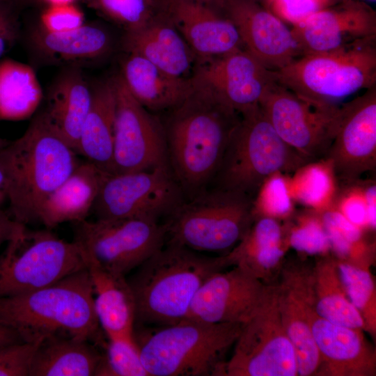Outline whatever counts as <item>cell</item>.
<instances>
[{"mask_svg": "<svg viewBox=\"0 0 376 376\" xmlns=\"http://www.w3.org/2000/svg\"><path fill=\"white\" fill-rule=\"evenodd\" d=\"M77 155L43 112L38 113L20 137L0 150L10 216L25 226L37 222L45 200L80 163Z\"/></svg>", "mask_w": 376, "mask_h": 376, "instance_id": "2", "label": "cell"}, {"mask_svg": "<svg viewBox=\"0 0 376 376\" xmlns=\"http://www.w3.org/2000/svg\"><path fill=\"white\" fill-rule=\"evenodd\" d=\"M13 3L19 8V6L30 4V0H12Z\"/></svg>", "mask_w": 376, "mask_h": 376, "instance_id": "51", "label": "cell"}, {"mask_svg": "<svg viewBox=\"0 0 376 376\" xmlns=\"http://www.w3.org/2000/svg\"><path fill=\"white\" fill-rule=\"evenodd\" d=\"M279 277L278 308L295 351L298 376H314L320 359L308 317L313 297L312 267L301 260L284 262Z\"/></svg>", "mask_w": 376, "mask_h": 376, "instance_id": "20", "label": "cell"}, {"mask_svg": "<svg viewBox=\"0 0 376 376\" xmlns=\"http://www.w3.org/2000/svg\"><path fill=\"white\" fill-rule=\"evenodd\" d=\"M191 77L240 114L258 105L276 81L274 70L245 48L201 61Z\"/></svg>", "mask_w": 376, "mask_h": 376, "instance_id": "16", "label": "cell"}, {"mask_svg": "<svg viewBox=\"0 0 376 376\" xmlns=\"http://www.w3.org/2000/svg\"><path fill=\"white\" fill-rule=\"evenodd\" d=\"M242 325L185 319L150 332L134 329L133 336L150 376H224Z\"/></svg>", "mask_w": 376, "mask_h": 376, "instance_id": "5", "label": "cell"}, {"mask_svg": "<svg viewBox=\"0 0 376 376\" xmlns=\"http://www.w3.org/2000/svg\"><path fill=\"white\" fill-rule=\"evenodd\" d=\"M236 28L244 48L266 68L278 70L301 56L290 29L275 14L252 0H210Z\"/></svg>", "mask_w": 376, "mask_h": 376, "instance_id": "17", "label": "cell"}, {"mask_svg": "<svg viewBox=\"0 0 376 376\" xmlns=\"http://www.w3.org/2000/svg\"><path fill=\"white\" fill-rule=\"evenodd\" d=\"M121 47L125 53L139 55L178 77H187L196 58L181 34L160 8L144 25L125 31Z\"/></svg>", "mask_w": 376, "mask_h": 376, "instance_id": "24", "label": "cell"}, {"mask_svg": "<svg viewBox=\"0 0 376 376\" xmlns=\"http://www.w3.org/2000/svg\"><path fill=\"white\" fill-rule=\"evenodd\" d=\"M0 255V298L51 285L86 267V254L75 240L49 230L24 226Z\"/></svg>", "mask_w": 376, "mask_h": 376, "instance_id": "9", "label": "cell"}, {"mask_svg": "<svg viewBox=\"0 0 376 376\" xmlns=\"http://www.w3.org/2000/svg\"><path fill=\"white\" fill-rule=\"evenodd\" d=\"M120 72L134 98L150 112H167L180 104L192 87L191 77H178L145 58L125 53Z\"/></svg>", "mask_w": 376, "mask_h": 376, "instance_id": "26", "label": "cell"}, {"mask_svg": "<svg viewBox=\"0 0 376 376\" xmlns=\"http://www.w3.org/2000/svg\"><path fill=\"white\" fill-rule=\"evenodd\" d=\"M88 2L125 31L144 25L159 11V0H88Z\"/></svg>", "mask_w": 376, "mask_h": 376, "instance_id": "41", "label": "cell"}, {"mask_svg": "<svg viewBox=\"0 0 376 376\" xmlns=\"http://www.w3.org/2000/svg\"><path fill=\"white\" fill-rule=\"evenodd\" d=\"M212 274L194 296L185 319L243 324L259 304L265 285L246 270L232 266Z\"/></svg>", "mask_w": 376, "mask_h": 376, "instance_id": "18", "label": "cell"}, {"mask_svg": "<svg viewBox=\"0 0 376 376\" xmlns=\"http://www.w3.org/2000/svg\"><path fill=\"white\" fill-rule=\"evenodd\" d=\"M85 24L84 14L75 3L47 6L40 17L38 28L49 33H62Z\"/></svg>", "mask_w": 376, "mask_h": 376, "instance_id": "43", "label": "cell"}, {"mask_svg": "<svg viewBox=\"0 0 376 376\" xmlns=\"http://www.w3.org/2000/svg\"><path fill=\"white\" fill-rule=\"evenodd\" d=\"M301 56L340 49L376 36V15L367 4L345 0L293 25Z\"/></svg>", "mask_w": 376, "mask_h": 376, "instance_id": "19", "label": "cell"}, {"mask_svg": "<svg viewBox=\"0 0 376 376\" xmlns=\"http://www.w3.org/2000/svg\"><path fill=\"white\" fill-rule=\"evenodd\" d=\"M219 167L208 188L253 200L275 173H292L308 162L276 133L259 104L241 113Z\"/></svg>", "mask_w": 376, "mask_h": 376, "instance_id": "6", "label": "cell"}, {"mask_svg": "<svg viewBox=\"0 0 376 376\" xmlns=\"http://www.w3.org/2000/svg\"><path fill=\"white\" fill-rule=\"evenodd\" d=\"M274 72L276 81L295 94L337 104L376 86V36L336 50L301 56Z\"/></svg>", "mask_w": 376, "mask_h": 376, "instance_id": "7", "label": "cell"}, {"mask_svg": "<svg viewBox=\"0 0 376 376\" xmlns=\"http://www.w3.org/2000/svg\"><path fill=\"white\" fill-rule=\"evenodd\" d=\"M3 210L0 207V214L2 213Z\"/></svg>", "mask_w": 376, "mask_h": 376, "instance_id": "54", "label": "cell"}, {"mask_svg": "<svg viewBox=\"0 0 376 376\" xmlns=\"http://www.w3.org/2000/svg\"><path fill=\"white\" fill-rule=\"evenodd\" d=\"M24 226H26L17 222L3 211L0 214V246L10 241Z\"/></svg>", "mask_w": 376, "mask_h": 376, "instance_id": "46", "label": "cell"}, {"mask_svg": "<svg viewBox=\"0 0 376 376\" xmlns=\"http://www.w3.org/2000/svg\"><path fill=\"white\" fill-rule=\"evenodd\" d=\"M312 285L313 306L320 316L332 323L366 331L363 319L345 292L334 256L316 258L312 267Z\"/></svg>", "mask_w": 376, "mask_h": 376, "instance_id": "32", "label": "cell"}, {"mask_svg": "<svg viewBox=\"0 0 376 376\" xmlns=\"http://www.w3.org/2000/svg\"><path fill=\"white\" fill-rule=\"evenodd\" d=\"M337 181L330 162L320 159L308 162L292 173L289 188L295 203L320 212L332 205Z\"/></svg>", "mask_w": 376, "mask_h": 376, "instance_id": "34", "label": "cell"}, {"mask_svg": "<svg viewBox=\"0 0 376 376\" xmlns=\"http://www.w3.org/2000/svg\"><path fill=\"white\" fill-rule=\"evenodd\" d=\"M295 210V201L289 188V176L275 173L260 185L252 200L253 219L265 217L276 220L290 218Z\"/></svg>", "mask_w": 376, "mask_h": 376, "instance_id": "39", "label": "cell"}, {"mask_svg": "<svg viewBox=\"0 0 376 376\" xmlns=\"http://www.w3.org/2000/svg\"><path fill=\"white\" fill-rule=\"evenodd\" d=\"M185 201L169 166L107 173L92 211L97 219H166Z\"/></svg>", "mask_w": 376, "mask_h": 376, "instance_id": "13", "label": "cell"}, {"mask_svg": "<svg viewBox=\"0 0 376 376\" xmlns=\"http://www.w3.org/2000/svg\"><path fill=\"white\" fill-rule=\"evenodd\" d=\"M41 343L20 341L0 347V376H29Z\"/></svg>", "mask_w": 376, "mask_h": 376, "instance_id": "42", "label": "cell"}, {"mask_svg": "<svg viewBox=\"0 0 376 376\" xmlns=\"http://www.w3.org/2000/svg\"><path fill=\"white\" fill-rule=\"evenodd\" d=\"M10 141H8L6 139L0 137V150L6 146Z\"/></svg>", "mask_w": 376, "mask_h": 376, "instance_id": "53", "label": "cell"}, {"mask_svg": "<svg viewBox=\"0 0 376 376\" xmlns=\"http://www.w3.org/2000/svg\"><path fill=\"white\" fill-rule=\"evenodd\" d=\"M270 10L271 6L274 0H252Z\"/></svg>", "mask_w": 376, "mask_h": 376, "instance_id": "49", "label": "cell"}, {"mask_svg": "<svg viewBox=\"0 0 376 376\" xmlns=\"http://www.w3.org/2000/svg\"><path fill=\"white\" fill-rule=\"evenodd\" d=\"M17 8L12 0H0V60L20 37Z\"/></svg>", "mask_w": 376, "mask_h": 376, "instance_id": "45", "label": "cell"}, {"mask_svg": "<svg viewBox=\"0 0 376 376\" xmlns=\"http://www.w3.org/2000/svg\"><path fill=\"white\" fill-rule=\"evenodd\" d=\"M224 376H298L294 347L277 304V281L266 284L261 300L242 325Z\"/></svg>", "mask_w": 376, "mask_h": 376, "instance_id": "10", "label": "cell"}, {"mask_svg": "<svg viewBox=\"0 0 376 376\" xmlns=\"http://www.w3.org/2000/svg\"><path fill=\"white\" fill-rule=\"evenodd\" d=\"M288 248L285 228L279 221L260 217L226 254L231 267L238 266L269 284L276 282Z\"/></svg>", "mask_w": 376, "mask_h": 376, "instance_id": "25", "label": "cell"}, {"mask_svg": "<svg viewBox=\"0 0 376 376\" xmlns=\"http://www.w3.org/2000/svg\"><path fill=\"white\" fill-rule=\"evenodd\" d=\"M330 0H274L271 8L281 19L295 25L325 8Z\"/></svg>", "mask_w": 376, "mask_h": 376, "instance_id": "44", "label": "cell"}, {"mask_svg": "<svg viewBox=\"0 0 376 376\" xmlns=\"http://www.w3.org/2000/svg\"><path fill=\"white\" fill-rule=\"evenodd\" d=\"M20 341L23 340L15 329L0 322V347Z\"/></svg>", "mask_w": 376, "mask_h": 376, "instance_id": "47", "label": "cell"}, {"mask_svg": "<svg viewBox=\"0 0 376 376\" xmlns=\"http://www.w3.org/2000/svg\"><path fill=\"white\" fill-rule=\"evenodd\" d=\"M42 98V90L34 69L11 58L0 60V118L28 117Z\"/></svg>", "mask_w": 376, "mask_h": 376, "instance_id": "33", "label": "cell"}, {"mask_svg": "<svg viewBox=\"0 0 376 376\" xmlns=\"http://www.w3.org/2000/svg\"><path fill=\"white\" fill-rule=\"evenodd\" d=\"M319 214L329 240L331 251L336 258L374 260L375 244H370L364 240L361 228L350 222L332 205Z\"/></svg>", "mask_w": 376, "mask_h": 376, "instance_id": "36", "label": "cell"}, {"mask_svg": "<svg viewBox=\"0 0 376 376\" xmlns=\"http://www.w3.org/2000/svg\"><path fill=\"white\" fill-rule=\"evenodd\" d=\"M6 199H7L6 191L4 189H0V207Z\"/></svg>", "mask_w": 376, "mask_h": 376, "instance_id": "52", "label": "cell"}, {"mask_svg": "<svg viewBox=\"0 0 376 376\" xmlns=\"http://www.w3.org/2000/svg\"><path fill=\"white\" fill-rule=\"evenodd\" d=\"M0 189H5V177L3 171L0 167Z\"/></svg>", "mask_w": 376, "mask_h": 376, "instance_id": "50", "label": "cell"}, {"mask_svg": "<svg viewBox=\"0 0 376 376\" xmlns=\"http://www.w3.org/2000/svg\"><path fill=\"white\" fill-rule=\"evenodd\" d=\"M370 1H375V0H370Z\"/></svg>", "mask_w": 376, "mask_h": 376, "instance_id": "55", "label": "cell"}, {"mask_svg": "<svg viewBox=\"0 0 376 376\" xmlns=\"http://www.w3.org/2000/svg\"><path fill=\"white\" fill-rule=\"evenodd\" d=\"M104 348L95 375L150 376L134 336L107 338Z\"/></svg>", "mask_w": 376, "mask_h": 376, "instance_id": "38", "label": "cell"}, {"mask_svg": "<svg viewBox=\"0 0 376 376\" xmlns=\"http://www.w3.org/2000/svg\"><path fill=\"white\" fill-rule=\"evenodd\" d=\"M308 317L320 354L315 376H375L376 352L363 331L332 323L320 316L311 300Z\"/></svg>", "mask_w": 376, "mask_h": 376, "instance_id": "22", "label": "cell"}, {"mask_svg": "<svg viewBox=\"0 0 376 376\" xmlns=\"http://www.w3.org/2000/svg\"><path fill=\"white\" fill-rule=\"evenodd\" d=\"M185 98L162 122L169 168L185 201L212 181L241 115L193 79Z\"/></svg>", "mask_w": 376, "mask_h": 376, "instance_id": "1", "label": "cell"}, {"mask_svg": "<svg viewBox=\"0 0 376 376\" xmlns=\"http://www.w3.org/2000/svg\"><path fill=\"white\" fill-rule=\"evenodd\" d=\"M86 263L95 311L104 334L107 338L133 336L136 304L125 276L101 267L87 255Z\"/></svg>", "mask_w": 376, "mask_h": 376, "instance_id": "29", "label": "cell"}, {"mask_svg": "<svg viewBox=\"0 0 376 376\" xmlns=\"http://www.w3.org/2000/svg\"><path fill=\"white\" fill-rule=\"evenodd\" d=\"M102 354L91 342L50 337L39 345L29 376H93Z\"/></svg>", "mask_w": 376, "mask_h": 376, "instance_id": "31", "label": "cell"}, {"mask_svg": "<svg viewBox=\"0 0 376 376\" xmlns=\"http://www.w3.org/2000/svg\"><path fill=\"white\" fill-rule=\"evenodd\" d=\"M253 221L252 199L207 188L185 201L166 219V242L198 252L228 253L242 239Z\"/></svg>", "mask_w": 376, "mask_h": 376, "instance_id": "8", "label": "cell"}, {"mask_svg": "<svg viewBox=\"0 0 376 376\" xmlns=\"http://www.w3.org/2000/svg\"><path fill=\"white\" fill-rule=\"evenodd\" d=\"M229 267L226 253L209 256L166 242L127 279L135 299L136 322L163 327L185 320L206 279Z\"/></svg>", "mask_w": 376, "mask_h": 376, "instance_id": "4", "label": "cell"}, {"mask_svg": "<svg viewBox=\"0 0 376 376\" xmlns=\"http://www.w3.org/2000/svg\"><path fill=\"white\" fill-rule=\"evenodd\" d=\"M342 107L338 130L323 159L345 184L376 167V86Z\"/></svg>", "mask_w": 376, "mask_h": 376, "instance_id": "15", "label": "cell"}, {"mask_svg": "<svg viewBox=\"0 0 376 376\" xmlns=\"http://www.w3.org/2000/svg\"><path fill=\"white\" fill-rule=\"evenodd\" d=\"M26 41L33 56L41 65L80 66L104 58L114 47L111 31L97 23H85L62 33H49L37 26L29 31Z\"/></svg>", "mask_w": 376, "mask_h": 376, "instance_id": "23", "label": "cell"}, {"mask_svg": "<svg viewBox=\"0 0 376 376\" xmlns=\"http://www.w3.org/2000/svg\"><path fill=\"white\" fill-rule=\"evenodd\" d=\"M160 10L201 61L244 48L233 24L210 0H159Z\"/></svg>", "mask_w": 376, "mask_h": 376, "instance_id": "21", "label": "cell"}, {"mask_svg": "<svg viewBox=\"0 0 376 376\" xmlns=\"http://www.w3.org/2000/svg\"><path fill=\"white\" fill-rule=\"evenodd\" d=\"M289 247L298 252L322 256L329 254L331 245L318 212L308 210L296 217L285 228Z\"/></svg>", "mask_w": 376, "mask_h": 376, "instance_id": "40", "label": "cell"}, {"mask_svg": "<svg viewBox=\"0 0 376 376\" xmlns=\"http://www.w3.org/2000/svg\"><path fill=\"white\" fill-rule=\"evenodd\" d=\"M93 299L86 267L43 288L0 298V322L15 329L23 341L63 336L104 347Z\"/></svg>", "mask_w": 376, "mask_h": 376, "instance_id": "3", "label": "cell"}, {"mask_svg": "<svg viewBox=\"0 0 376 376\" xmlns=\"http://www.w3.org/2000/svg\"><path fill=\"white\" fill-rule=\"evenodd\" d=\"M335 258L345 292L364 320L366 332L375 338L376 288L370 271L373 263Z\"/></svg>", "mask_w": 376, "mask_h": 376, "instance_id": "35", "label": "cell"}, {"mask_svg": "<svg viewBox=\"0 0 376 376\" xmlns=\"http://www.w3.org/2000/svg\"><path fill=\"white\" fill-rule=\"evenodd\" d=\"M111 80L116 113L111 173L169 167L162 122L134 98L119 73Z\"/></svg>", "mask_w": 376, "mask_h": 376, "instance_id": "14", "label": "cell"}, {"mask_svg": "<svg viewBox=\"0 0 376 376\" xmlns=\"http://www.w3.org/2000/svg\"><path fill=\"white\" fill-rule=\"evenodd\" d=\"M107 173L88 160L80 162L45 200L38 221L51 229L65 222L86 220Z\"/></svg>", "mask_w": 376, "mask_h": 376, "instance_id": "27", "label": "cell"}, {"mask_svg": "<svg viewBox=\"0 0 376 376\" xmlns=\"http://www.w3.org/2000/svg\"><path fill=\"white\" fill-rule=\"evenodd\" d=\"M91 106L83 124L77 153L111 173L113 153L116 95L111 78L91 85Z\"/></svg>", "mask_w": 376, "mask_h": 376, "instance_id": "30", "label": "cell"}, {"mask_svg": "<svg viewBox=\"0 0 376 376\" xmlns=\"http://www.w3.org/2000/svg\"><path fill=\"white\" fill-rule=\"evenodd\" d=\"M77 0H30V3H42L47 6L75 3Z\"/></svg>", "mask_w": 376, "mask_h": 376, "instance_id": "48", "label": "cell"}, {"mask_svg": "<svg viewBox=\"0 0 376 376\" xmlns=\"http://www.w3.org/2000/svg\"><path fill=\"white\" fill-rule=\"evenodd\" d=\"M332 206L350 222L366 230L375 229L376 188L373 181L343 184Z\"/></svg>", "mask_w": 376, "mask_h": 376, "instance_id": "37", "label": "cell"}, {"mask_svg": "<svg viewBox=\"0 0 376 376\" xmlns=\"http://www.w3.org/2000/svg\"><path fill=\"white\" fill-rule=\"evenodd\" d=\"M91 99V86L80 66H66L47 93L46 108L42 112L52 127L76 152Z\"/></svg>", "mask_w": 376, "mask_h": 376, "instance_id": "28", "label": "cell"}, {"mask_svg": "<svg viewBox=\"0 0 376 376\" xmlns=\"http://www.w3.org/2000/svg\"><path fill=\"white\" fill-rule=\"evenodd\" d=\"M342 105L304 98L276 81L259 102L279 136L309 162L325 157L341 119Z\"/></svg>", "mask_w": 376, "mask_h": 376, "instance_id": "11", "label": "cell"}, {"mask_svg": "<svg viewBox=\"0 0 376 376\" xmlns=\"http://www.w3.org/2000/svg\"><path fill=\"white\" fill-rule=\"evenodd\" d=\"M74 240L101 267L125 276L162 249L166 229L148 218L86 219L75 223Z\"/></svg>", "mask_w": 376, "mask_h": 376, "instance_id": "12", "label": "cell"}]
</instances>
